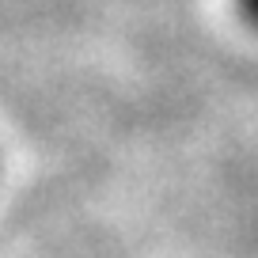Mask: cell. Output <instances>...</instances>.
I'll return each mask as SVG.
<instances>
[{"label": "cell", "mask_w": 258, "mask_h": 258, "mask_svg": "<svg viewBox=\"0 0 258 258\" xmlns=\"http://www.w3.org/2000/svg\"><path fill=\"white\" fill-rule=\"evenodd\" d=\"M235 4H239L243 19H247L250 27H258V0H235Z\"/></svg>", "instance_id": "6da1fadb"}]
</instances>
